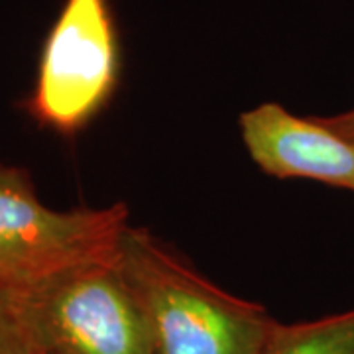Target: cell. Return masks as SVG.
Segmentation results:
<instances>
[{"instance_id":"6da1fadb","label":"cell","mask_w":354,"mask_h":354,"mask_svg":"<svg viewBox=\"0 0 354 354\" xmlns=\"http://www.w3.org/2000/svg\"><path fill=\"white\" fill-rule=\"evenodd\" d=\"M118 262L144 307L153 354H258L278 323L262 305L203 278L144 228H124Z\"/></svg>"},{"instance_id":"3957f363","label":"cell","mask_w":354,"mask_h":354,"mask_svg":"<svg viewBox=\"0 0 354 354\" xmlns=\"http://www.w3.org/2000/svg\"><path fill=\"white\" fill-rule=\"evenodd\" d=\"M128 227V207L53 211L24 169L0 165V293L36 286L65 268L111 256Z\"/></svg>"},{"instance_id":"52a82bcc","label":"cell","mask_w":354,"mask_h":354,"mask_svg":"<svg viewBox=\"0 0 354 354\" xmlns=\"http://www.w3.org/2000/svg\"><path fill=\"white\" fill-rule=\"evenodd\" d=\"M0 354H38L2 293H0Z\"/></svg>"},{"instance_id":"8992f818","label":"cell","mask_w":354,"mask_h":354,"mask_svg":"<svg viewBox=\"0 0 354 354\" xmlns=\"http://www.w3.org/2000/svg\"><path fill=\"white\" fill-rule=\"evenodd\" d=\"M258 354H354V309L304 323H276Z\"/></svg>"},{"instance_id":"277c9868","label":"cell","mask_w":354,"mask_h":354,"mask_svg":"<svg viewBox=\"0 0 354 354\" xmlns=\"http://www.w3.org/2000/svg\"><path fill=\"white\" fill-rule=\"evenodd\" d=\"M120 46L109 0H65L39 59L30 111L41 124L71 134L111 99Z\"/></svg>"},{"instance_id":"7a4b0ae2","label":"cell","mask_w":354,"mask_h":354,"mask_svg":"<svg viewBox=\"0 0 354 354\" xmlns=\"http://www.w3.org/2000/svg\"><path fill=\"white\" fill-rule=\"evenodd\" d=\"M2 295L38 354H153L148 319L118 250Z\"/></svg>"},{"instance_id":"ba28073f","label":"cell","mask_w":354,"mask_h":354,"mask_svg":"<svg viewBox=\"0 0 354 354\" xmlns=\"http://www.w3.org/2000/svg\"><path fill=\"white\" fill-rule=\"evenodd\" d=\"M321 120L354 144V111L335 114V116H321Z\"/></svg>"},{"instance_id":"5b68a950","label":"cell","mask_w":354,"mask_h":354,"mask_svg":"<svg viewBox=\"0 0 354 354\" xmlns=\"http://www.w3.org/2000/svg\"><path fill=\"white\" fill-rule=\"evenodd\" d=\"M252 162L278 179H311L354 193V144L321 116L301 118L278 102H264L239 116Z\"/></svg>"}]
</instances>
